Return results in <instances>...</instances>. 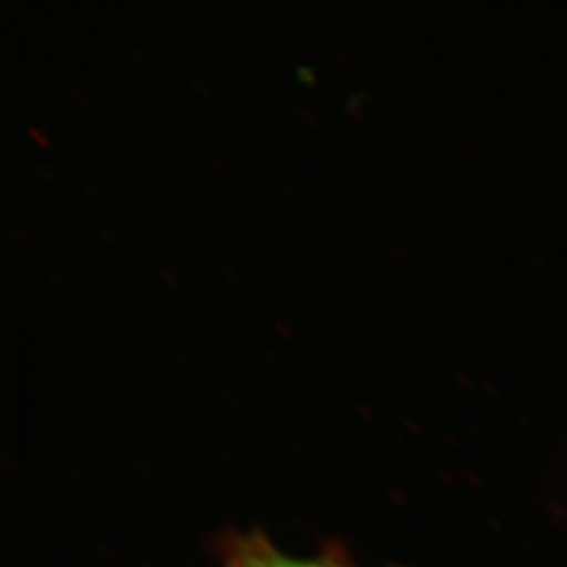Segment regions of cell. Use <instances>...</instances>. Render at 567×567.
Segmentation results:
<instances>
[{
    "instance_id": "obj_1",
    "label": "cell",
    "mask_w": 567,
    "mask_h": 567,
    "mask_svg": "<svg viewBox=\"0 0 567 567\" xmlns=\"http://www.w3.org/2000/svg\"><path fill=\"white\" fill-rule=\"evenodd\" d=\"M223 567H353L348 560L332 557H290L261 533L231 535L223 544Z\"/></svg>"
}]
</instances>
